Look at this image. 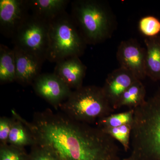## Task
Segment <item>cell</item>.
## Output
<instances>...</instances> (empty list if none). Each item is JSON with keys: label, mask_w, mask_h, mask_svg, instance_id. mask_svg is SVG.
Listing matches in <instances>:
<instances>
[{"label": "cell", "mask_w": 160, "mask_h": 160, "mask_svg": "<svg viewBox=\"0 0 160 160\" xmlns=\"http://www.w3.org/2000/svg\"><path fill=\"white\" fill-rule=\"evenodd\" d=\"M146 48L133 38L122 41L116 53L119 67L128 70L141 81L146 77Z\"/></svg>", "instance_id": "ba28073f"}, {"label": "cell", "mask_w": 160, "mask_h": 160, "mask_svg": "<svg viewBox=\"0 0 160 160\" xmlns=\"http://www.w3.org/2000/svg\"><path fill=\"white\" fill-rule=\"evenodd\" d=\"M23 122L36 144L59 160H112L116 154L115 140L98 127L72 119L49 109L35 112L32 121Z\"/></svg>", "instance_id": "6da1fadb"}, {"label": "cell", "mask_w": 160, "mask_h": 160, "mask_svg": "<svg viewBox=\"0 0 160 160\" xmlns=\"http://www.w3.org/2000/svg\"><path fill=\"white\" fill-rule=\"evenodd\" d=\"M146 89L142 81L138 80L122 95L115 109L122 107L134 109L146 101Z\"/></svg>", "instance_id": "2e32d148"}, {"label": "cell", "mask_w": 160, "mask_h": 160, "mask_svg": "<svg viewBox=\"0 0 160 160\" xmlns=\"http://www.w3.org/2000/svg\"><path fill=\"white\" fill-rule=\"evenodd\" d=\"M133 114V109L116 114H112L98 121L97 127L103 129L119 127L126 124H132Z\"/></svg>", "instance_id": "ac0fdd59"}, {"label": "cell", "mask_w": 160, "mask_h": 160, "mask_svg": "<svg viewBox=\"0 0 160 160\" xmlns=\"http://www.w3.org/2000/svg\"><path fill=\"white\" fill-rule=\"evenodd\" d=\"M32 14L49 22L63 12L70 2L69 0H28Z\"/></svg>", "instance_id": "4fadbf2b"}, {"label": "cell", "mask_w": 160, "mask_h": 160, "mask_svg": "<svg viewBox=\"0 0 160 160\" xmlns=\"http://www.w3.org/2000/svg\"><path fill=\"white\" fill-rule=\"evenodd\" d=\"M130 146L144 160H160V88L133 109Z\"/></svg>", "instance_id": "7a4b0ae2"}, {"label": "cell", "mask_w": 160, "mask_h": 160, "mask_svg": "<svg viewBox=\"0 0 160 160\" xmlns=\"http://www.w3.org/2000/svg\"><path fill=\"white\" fill-rule=\"evenodd\" d=\"M49 34L47 60L51 62L84 54L87 44L71 15L66 11L49 21Z\"/></svg>", "instance_id": "5b68a950"}, {"label": "cell", "mask_w": 160, "mask_h": 160, "mask_svg": "<svg viewBox=\"0 0 160 160\" xmlns=\"http://www.w3.org/2000/svg\"><path fill=\"white\" fill-rule=\"evenodd\" d=\"M12 113L15 120L9 133L8 144L21 148L35 145L36 142L33 134L23 122L22 117L14 110H12Z\"/></svg>", "instance_id": "9a60e30c"}, {"label": "cell", "mask_w": 160, "mask_h": 160, "mask_svg": "<svg viewBox=\"0 0 160 160\" xmlns=\"http://www.w3.org/2000/svg\"><path fill=\"white\" fill-rule=\"evenodd\" d=\"M15 60L13 48L4 44L0 45V83L7 84L15 82Z\"/></svg>", "instance_id": "e0dca14e"}, {"label": "cell", "mask_w": 160, "mask_h": 160, "mask_svg": "<svg viewBox=\"0 0 160 160\" xmlns=\"http://www.w3.org/2000/svg\"><path fill=\"white\" fill-rule=\"evenodd\" d=\"M102 129L115 140L119 142L126 151L129 149L130 146L132 124H126L119 127Z\"/></svg>", "instance_id": "d6986e66"}, {"label": "cell", "mask_w": 160, "mask_h": 160, "mask_svg": "<svg viewBox=\"0 0 160 160\" xmlns=\"http://www.w3.org/2000/svg\"><path fill=\"white\" fill-rule=\"evenodd\" d=\"M144 43L146 77L154 82L160 81V36L146 37Z\"/></svg>", "instance_id": "5bb4252c"}, {"label": "cell", "mask_w": 160, "mask_h": 160, "mask_svg": "<svg viewBox=\"0 0 160 160\" xmlns=\"http://www.w3.org/2000/svg\"><path fill=\"white\" fill-rule=\"evenodd\" d=\"M13 49L15 60V82L23 86L32 85L41 74L43 63L17 47L14 46Z\"/></svg>", "instance_id": "8fae6325"}, {"label": "cell", "mask_w": 160, "mask_h": 160, "mask_svg": "<svg viewBox=\"0 0 160 160\" xmlns=\"http://www.w3.org/2000/svg\"><path fill=\"white\" fill-rule=\"evenodd\" d=\"M87 67L77 56L66 58L56 63L54 73L72 90L83 86Z\"/></svg>", "instance_id": "7c38bea8"}, {"label": "cell", "mask_w": 160, "mask_h": 160, "mask_svg": "<svg viewBox=\"0 0 160 160\" xmlns=\"http://www.w3.org/2000/svg\"><path fill=\"white\" fill-rule=\"evenodd\" d=\"M59 108L72 119L88 124L97 122L114 111L102 87L96 86H82L72 90Z\"/></svg>", "instance_id": "277c9868"}, {"label": "cell", "mask_w": 160, "mask_h": 160, "mask_svg": "<svg viewBox=\"0 0 160 160\" xmlns=\"http://www.w3.org/2000/svg\"><path fill=\"white\" fill-rule=\"evenodd\" d=\"M31 147L32 150L29 160H59L49 150L37 144Z\"/></svg>", "instance_id": "603a6c76"}, {"label": "cell", "mask_w": 160, "mask_h": 160, "mask_svg": "<svg viewBox=\"0 0 160 160\" xmlns=\"http://www.w3.org/2000/svg\"><path fill=\"white\" fill-rule=\"evenodd\" d=\"M138 80L131 72L121 67L108 74L102 89L114 110L122 95Z\"/></svg>", "instance_id": "30bf717a"}, {"label": "cell", "mask_w": 160, "mask_h": 160, "mask_svg": "<svg viewBox=\"0 0 160 160\" xmlns=\"http://www.w3.org/2000/svg\"><path fill=\"white\" fill-rule=\"evenodd\" d=\"M28 0L0 1V32L5 37L12 39L29 16Z\"/></svg>", "instance_id": "52a82bcc"}, {"label": "cell", "mask_w": 160, "mask_h": 160, "mask_svg": "<svg viewBox=\"0 0 160 160\" xmlns=\"http://www.w3.org/2000/svg\"><path fill=\"white\" fill-rule=\"evenodd\" d=\"M139 29L146 37H153L160 32V21L152 16L142 18L139 22Z\"/></svg>", "instance_id": "ffe728a7"}, {"label": "cell", "mask_w": 160, "mask_h": 160, "mask_svg": "<svg viewBox=\"0 0 160 160\" xmlns=\"http://www.w3.org/2000/svg\"><path fill=\"white\" fill-rule=\"evenodd\" d=\"M24 148H18L7 144L0 146V160H29Z\"/></svg>", "instance_id": "44dd1931"}, {"label": "cell", "mask_w": 160, "mask_h": 160, "mask_svg": "<svg viewBox=\"0 0 160 160\" xmlns=\"http://www.w3.org/2000/svg\"><path fill=\"white\" fill-rule=\"evenodd\" d=\"M15 120L12 118L2 117L0 118V146L8 144L9 133Z\"/></svg>", "instance_id": "7402d4cb"}, {"label": "cell", "mask_w": 160, "mask_h": 160, "mask_svg": "<svg viewBox=\"0 0 160 160\" xmlns=\"http://www.w3.org/2000/svg\"><path fill=\"white\" fill-rule=\"evenodd\" d=\"M32 86L38 96L56 108H59L72 91L54 72L41 73Z\"/></svg>", "instance_id": "9c48e42d"}, {"label": "cell", "mask_w": 160, "mask_h": 160, "mask_svg": "<svg viewBox=\"0 0 160 160\" xmlns=\"http://www.w3.org/2000/svg\"><path fill=\"white\" fill-rule=\"evenodd\" d=\"M49 22L29 14L12 39L14 46L44 63L49 48Z\"/></svg>", "instance_id": "8992f818"}, {"label": "cell", "mask_w": 160, "mask_h": 160, "mask_svg": "<svg viewBox=\"0 0 160 160\" xmlns=\"http://www.w3.org/2000/svg\"><path fill=\"white\" fill-rule=\"evenodd\" d=\"M70 15L87 45L104 42L117 28L116 16L103 0L72 1Z\"/></svg>", "instance_id": "3957f363"}]
</instances>
